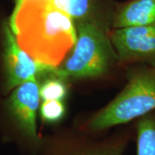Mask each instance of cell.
Wrapping results in <instances>:
<instances>
[{"instance_id": "6da1fadb", "label": "cell", "mask_w": 155, "mask_h": 155, "mask_svg": "<svg viewBox=\"0 0 155 155\" xmlns=\"http://www.w3.org/2000/svg\"><path fill=\"white\" fill-rule=\"evenodd\" d=\"M9 22L22 49L49 67H59L76 42L75 22L51 0H22Z\"/></svg>"}, {"instance_id": "7a4b0ae2", "label": "cell", "mask_w": 155, "mask_h": 155, "mask_svg": "<svg viewBox=\"0 0 155 155\" xmlns=\"http://www.w3.org/2000/svg\"><path fill=\"white\" fill-rule=\"evenodd\" d=\"M77 39L71 55L53 71L66 81L104 74L118 60L109 34L98 20L75 22Z\"/></svg>"}, {"instance_id": "3957f363", "label": "cell", "mask_w": 155, "mask_h": 155, "mask_svg": "<svg viewBox=\"0 0 155 155\" xmlns=\"http://www.w3.org/2000/svg\"><path fill=\"white\" fill-rule=\"evenodd\" d=\"M127 78L121 93L91 118V130L124 124L155 111V66L135 65Z\"/></svg>"}, {"instance_id": "277c9868", "label": "cell", "mask_w": 155, "mask_h": 155, "mask_svg": "<svg viewBox=\"0 0 155 155\" xmlns=\"http://www.w3.org/2000/svg\"><path fill=\"white\" fill-rule=\"evenodd\" d=\"M2 61L5 75L4 89L5 92L12 91L18 85L34 78L49 74L55 69L36 61L19 45L11 28L9 19L1 25Z\"/></svg>"}, {"instance_id": "5b68a950", "label": "cell", "mask_w": 155, "mask_h": 155, "mask_svg": "<svg viewBox=\"0 0 155 155\" xmlns=\"http://www.w3.org/2000/svg\"><path fill=\"white\" fill-rule=\"evenodd\" d=\"M109 35L119 61L155 66V22L114 28Z\"/></svg>"}, {"instance_id": "8992f818", "label": "cell", "mask_w": 155, "mask_h": 155, "mask_svg": "<svg viewBox=\"0 0 155 155\" xmlns=\"http://www.w3.org/2000/svg\"><path fill=\"white\" fill-rule=\"evenodd\" d=\"M40 80L34 78L15 88L6 101L7 110L19 131L28 140H36V116L40 108Z\"/></svg>"}, {"instance_id": "52a82bcc", "label": "cell", "mask_w": 155, "mask_h": 155, "mask_svg": "<svg viewBox=\"0 0 155 155\" xmlns=\"http://www.w3.org/2000/svg\"><path fill=\"white\" fill-rule=\"evenodd\" d=\"M114 28L147 25L155 22V0H127L112 15Z\"/></svg>"}, {"instance_id": "ba28073f", "label": "cell", "mask_w": 155, "mask_h": 155, "mask_svg": "<svg viewBox=\"0 0 155 155\" xmlns=\"http://www.w3.org/2000/svg\"><path fill=\"white\" fill-rule=\"evenodd\" d=\"M137 155H155V111L138 119Z\"/></svg>"}, {"instance_id": "9c48e42d", "label": "cell", "mask_w": 155, "mask_h": 155, "mask_svg": "<svg viewBox=\"0 0 155 155\" xmlns=\"http://www.w3.org/2000/svg\"><path fill=\"white\" fill-rule=\"evenodd\" d=\"M55 6L67 13L74 22L97 20L94 0H59Z\"/></svg>"}, {"instance_id": "30bf717a", "label": "cell", "mask_w": 155, "mask_h": 155, "mask_svg": "<svg viewBox=\"0 0 155 155\" xmlns=\"http://www.w3.org/2000/svg\"><path fill=\"white\" fill-rule=\"evenodd\" d=\"M40 84V96L43 101H62L67 96V82L52 72Z\"/></svg>"}, {"instance_id": "8fae6325", "label": "cell", "mask_w": 155, "mask_h": 155, "mask_svg": "<svg viewBox=\"0 0 155 155\" xmlns=\"http://www.w3.org/2000/svg\"><path fill=\"white\" fill-rule=\"evenodd\" d=\"M65 113L66 107L62 101H43L42 104L40 107L41 119L48 123H54L61 121L65 116Z\"/></svg>"}, {"instance_id": "7c38bea8", "label": "cell", "mask_w": 155, "mask_h": 155, "mask_svg": "<svg viewBox=\"0 0 155 155\" xmlns=\"http://www.w3.org/2000/svg\"><path fill=\"white\" fill-rule=\"evenodd\" d=\"M84 155H121L120 150H104V151H100L97 153H87Z\"/></svg>"}, {"instance_id": "4fadbf2b", "label": "cell", "mask_w": 155, "mask_h": 155, "mask_svg": "<svg viewBox=\"0 0 155 155\" xmlns=\"http://www.w3.org/2000/svg\"><path fill=\"white\" fill-rule=\"evenodd\" d=\"M13 1L15 2V5H17V4H19V3H20V2H21L22 0H13Z\"/></svg>"}, {"instance_id": "5bb4252c", "label": "cell", "mask_w": 155, "mask_h": 155, "mask_svg": "<svg viewBox=\"0 0 155 155\" xmlns=\"http://www.w3.org/2000/svg\"><path fill=\"white\" fill-rule=\"evenodd\" d=\"M51 1L53 2V4H56V3H57V2H58L59 0H51Z\"/></svg>"}]
</instances>
